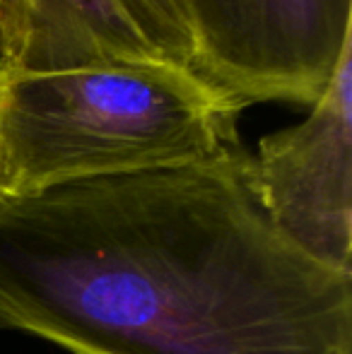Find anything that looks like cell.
Returning a JSON list of instances; mask_svg holds the SVG:
<instances>
[{"mask_svg":"<svg viewBox=\"0 0 352 354\" xmlns=\"http://www.w3.org/2000/svg\"><path fill=\"white\" fill-rule=\"evenodd\" d=\"M0 328L71 354H352V272L272 224L239 145L0 201Z\"/></svg>","mask_w":352,"mask_h":354,"instance_id":"cell-1","label":"cell"},{"mask_svg":"<svg viewBox=\"0 0 352 354\" xmlns=\"http://www.w3.org/2000/svg\"><path fill=\"white\" fill-rule=\"evenodd\" d=\"M244 111L174 61L0 68V201L186 167L239 147Z\"/></svg>","mask_w":352,"mask_h":354,"instance_id":"cell-2","label":"cell"},{"mask_svg":"<svg viewBox=\"0 0 352 354\" xmlns=\"http://www.w3.org/2000/svg\"><path fill=\"white\" fill-rule=\"evenodd\" d=\"M196 39L191 71L241 106H311L352 48V0H176Z\"/></svg>","mask_w":352,"mask_h":354,"instance_id":"cell-3","label":"cell"},{"mask_svg":"<svg viewBox=\"0 0 352 354\" xmlns=\"http://www.w3.org/2000/svg\"><path fill=\"white\" fill-rule=\"evenodd\" d=\"M249 181L290 241L352 272V48L304 121L261 138L249 154Z\"/></svg>","mask_w":352,"mask_h":354,"instance_id":"cell-4","label":"cell"},{"mask_svg":"<svg viewBox=\"0 0 352 354\" xmlns=\"http://www.w3.org/2000/svg\"><path fill=\"white\" fill-rule=\"evenodd\" d=\"M160 58L118 0H3L0 68L66 71Z\"/></svg>","mask_w":352,"mask_h":354,"instance_id":"cell-5","label":"cell"},{"mask_svg":"<svg viewBox=\"0 0 352 354\" xmlns=\"http://www.w3.org/2000/svg\"><path fill=\"white\" fill-rule=\"evenodd\" d=\"M118 3L162 56L191 71L196 61V39L176 0H118Z\"/></svg>","mask_w":352,"mask_h":354,"instance_id":"cell-6","label":"cell"},{"mask_svg":"<svg viewBox=\"0 0 352 354\" xmlns=\"http://www.w3.org/2000/svg\"><path fill=\"white\" fill-rule=\"evenodd\" d=\"M0 22H3V0H0Z\"/></svg>","mask_w":352,"mask_h":354,"instance_id":"cell-7","label":"cell"}]
</instances>
